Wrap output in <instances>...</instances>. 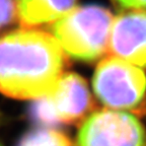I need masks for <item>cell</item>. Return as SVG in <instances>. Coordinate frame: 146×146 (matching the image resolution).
Listing matches in <instances>:
<instances>
[{"label": "cell", "mask_w": 146, "mask_h": 146, "mask_svg": "<svg viewBox=\"0 0 146 146\" xmlns=\"http://www.w3.org/2000/svg\"><path fill=\"white\" fill-rule=\"evenodd\" d=\"M0 146H2V145H1V144H0Z\"/></svg>", "instance_id": "obj_11"}, {"label": "cell", "mask_w": 146, "mask_h": 146, "mask_svg": "<svg viewBox=\"0 0 146 146\" xmlns=\"http://www.w3.org/2000/svg\"><path fill=\"white\" fill-rule=\"evenodd\" d=\"M17 146H72V142L61 131L45 127L25 133Z\"/></svg>", "instance_id": "obj_8"}, {"label": "cell", "mask_w": 146, "mask_h": 146, "mask_svg": "<svg viewBox=\"0 0 146 146\" xmlns=\"http://www.w3.org/2000/svg\"><path fill=\"white\" fill-rule=\"evenodd\" d=\"M76 146H146V129L131 113L98 110L82 121Z\"/></svg>", "instance_id": "obj_5"}, {"label": "cell", "mask_w": 146, "mask_h": 146, "mask_svg": "<svg viewBox=\"0 0 146 146\" xmlns=\"http://www.w3.org/2000/svg\"><path fill=\"white\" fill-rule=\"evenodd\" d=\"M15 21H17L15 0H0V35L7 32Z\"/></svg>", "instance_id": "obj_9"}, {"label": "cell", "mask_w": 146, "mask_h": 146, "mask_svg": "<svg viewBox=\"0 0 146 146\" xmlns=\"http://www.w3.org/2000/svg\"><path fill=\"white\" fill-rule=\"evenodd\" d=\"M108 52L140 68H146V11L128 10L114 17Z\"/></svg>", "instance_id": "obj_6"}, {"label": "cell", "mask_w": 146, "mask_h": 146, "mask_svg": "<svg viewBox=\"0 0 146 146\" xmlns=\"http://www.w3.org/2000/svg\"><path fill=\"white\" fill-rule=\"evenodd\" d=\"M17 23L23 29L52 25L71 11L76 0H15Z\"/></svg>", "instance_id": "obj_7"}, {"label": "cell", "mask_w": 146, "mask_h": 146, "mask_svg": "<svg viewBox=\"0 0 146 146\" xmlns=\"http://www.w3.org/2000/svg\"><path fill=\"white\" fill-rule=\"evenodd\" d=\"M91 109L92 98L86 81L76 73L67 72L48 94L35 100L31 114L36 121L49 127L83 121Z\"/></svg>", "instance_id": "obj_4"}, {"label": "cell", "mask_w": 146, "mask_h": 146, "mask_svg": "<svg viewBox=\"0 0 146 146\" xmlns=\"http://www.w3.org/2000/svg\"><path fill=\"white\" fill-rule=\"evenodd\" d=\"M119 6L128 10L146 11V0H114Z\"/></svg>", "instance_id": "obj_10"}, {"label": "cell", "mask_w": 146, "mask_h": 146, "mask_svg": "<svg viewBox=\"0 0 146 146\" xmlns=\"http://www.w3.org/2000/svg\"><path fill=\"white\" fill-rule=\"evenodd\" d=\"M96 96L107 109L140 112L146 104V75L140 67L119 58H104L92 78Z\"/></svg>", "instance_id": "obj_3"}, {"label": "cell", "mask_w": 146, "mask_h": 146, "mask_svg": "<svg viewBox=\"0 0 146 146\" xmlns=\"http://www.w3.org/2000/svg\"><path fill=\"white\" fill-rule=\"evenodd\" d=\"M113 21V14L98 5L74 7L51 25V34L67 56L91 62L108 52Z\"/></svg>", "instance_id": "obj_2"}, {"label": "cell", "mask_w": 146, "mask_h": 146, "mask_svg": "<svg viewBox=\"0 0 146 146\" xmlns=\"http://www.w3.org/2000/svg\"><path fill=\"white\" fill-rule=\"evenodd\" d=\"M67 55L51 33L19 29L0 36V92L16 100L48 94L66 68Z\"/></svg>", "instance_id": "obj_1"}]
</instances>
